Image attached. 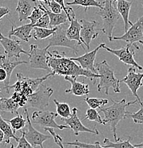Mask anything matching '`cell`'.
<instances>
[{"instance_id": "8", "label": "cell", "mask_w": 143, "mask_h": 148, "mask_svg": "<svg viewBox=\"0 0 143 148\" xmlns=\"http://www.w3.org/2000/svg\"><path fill=\"white\" fill-rule=\"evenodd\" d=\"M103 48L105 49L109 53L116 56L119 58L120 61H122L125 64L133 66V67L139 69L140 71L143 70L142 66H140L135 60V51L140 49V47L136 44H127L125 46L119 49H110V48L105 46V44H104V45L103 46Z\"/></svg>"}, {"instance_id": "21", "label": "cell", "mask_w": 143, "mask_h": 148, "mask_svg": "<svg viewBox=\"0 0 143 148\" xmlns=\"http://www.w3.org/2000/svg\"><path fill=\"white\" fill-rule=\"evenodd\" d=\"M36 6V0H18L16 11L20 21L28 19V17Z\"/></svg>"}, {"instance_id": "48", "label": "cell", "mask_w": 143, "mask_h": 148, "mask_svg": "<svg viewBox=\"0 0 143 148\" xmlns=\"http://www.w3.org/2000/svg\"><path fill=\"white\" fill-rule=\"evenodd\" d=\"M142 7H143V1L142 2Z\"/></svg>"}, {"instance_id": "11", "label": "cell", "mask_w": 143, "mask_h": 148, "mask_svg": "<svg viewBox=\"0 0 143 148\" xmlns=\"http://www.w3.org/2000/svg\"><path fill=\"white\" fill-rule=\"evenodd\" d=\"M113 40H122L127 44H134L143 43V15L135 23L133 24L128 30L120 36L113 37Z\"/></svg>"}, {"instance_id": "42", "label": "cell", "mask_w": 143, "mask_h": 148, "mask_svg": "<svg viewBox=\"0 0 143 148\" xmlns=\"http://www.w3.org/2000/svg\"><path fill=\"white\" fill-rule=\"evenodd\" d=\"M10 13V9L7 7H0V21L1 19Z\"/></svg>"}, {"instance_id": "41", "label": "cell", "mask_w": 143, "mask_h": 148, "mask_svg": "<svg viewBox=\"0 0 143 148\" xmlns=\"http://www.w3.org/2000/svg\"><path fill=\"white\" fill-rule=\"evenodd\" d=\"M48 7L50 8V10L55 14H61L64 11L63 7L58 4L54 0H50V3Z\"/></svg>"}, {"instance_id": "16", "label": "cell", "mask_w": 143, "mask_h": 148, "mask_svg": "<svg viewBox=\"0 0 143 148\" xmlns=\"http://www.w3.org/2000/svg\"><path fill=\"white\" fill-rule=\"evenodd\" d=\"M81 26V37L83 42L84 46L90 49V44L92 40L95 39L98 36V32L96 31V26L98 22L94 20L88 21L86 19H81L80 21Z\"/></svg>"}, {"instance_id": "47", "label": "cell", "mask_w": 143, "mask_h": 148, "mask_svg": "<svg viewBox=\"0 0 143 148\" xmlns=\"http://www.w3.org/2000/svg\"><path fill=\"white\" fill-rule=\"evenodd\" d=\"M74 148H80V147H76V146H75Z\"/></svg>"}, {"instance_id": "25", "label": "cell", "mask_w": 143, "mask_h": 148, "mask_svg": "<svg viewBox=\"0 0 143 148\" xmlns=\"http://www.w3.org/2000/svg\"><path fill=\"white\" fill-rule=\"evenodd\" d=\"M0 130L4 132V140L3 143L4 145H7L9 143H10V140L12 138L14 139L16 143L19 141V138L15 135V132L11 127L10 123H7V120L3 119L1 115H0Z\"/></svg>"}, {"instance_id": "22", "label": "cell", "mask_w": 143, "mask_h": 148, "mask_svg": "<svg viewBox=\"0 0 143 148\" xmlns=\"http://www.w3.org/2000/svg\"><path fill=\"white\" fill-rule=\"evenodd\" d=\"M113 1L117 3V9L123 20L124 29L125 32H126L128 30L129 26L131 27L133 25V23L129 20L130 11L133 2L127 1V0H113Z\"/></svg>"}, {"instance_id": "1", "label": "cell", "mask_w": 143, "mask_h": 148, "mask_svg": "<svg viewBox=\"0 0 143 148\" xmlns=\"http://www.w3.org/2000/svg\"><path fill=\"white\" fill-rule=\"evenodd\" d=\"M48 64L54 75L69 76L77 78L79 76L90 78V81L95 84L96 81L101 78V75L85 70L81 66H78L74 61L67 57L64 52L59 53L58 51L53 50L48 53Z\"/></svg>"}, {"instance_id": "23", "label": "cell", "mask_w": 143, "mask_h": 148, "mask_svg": "<svg viewBox=\"0 0 143 148\" xmlns=\"http://www.w3.org/2000/svg\"><path fill=\"white\" fill-rule=\"evenodd\" d=\"M81 27H82V26H81V22H79L76 18H73L70 21L69 27L67 29L66 35L69 39L77 41L79 46H82L83 49L85 50V47L83 46V42L81 37Z\"/></svg>"}, {"instance_id": "34", "label": "cell", "mask_w": 143, "mask_h": 148, "mask_svg": "<svg viewBox=\"0 0 143 148\" xmlns=\"http://www.w3.org/2000/svg\"><path fill=\"white\" fill-rule=\"evenodd\" d=\"M65 145L69 146H76L80 148H106L104 147L101 143L98 141H96L94 144H90V143H82V142L79 141V140H75L73 142H65Z\"/></svg>"}, {"instance_id": "27", "label": "cell", "mask_w": 143, "mask_h": 148, "mask_svg": "<svg viewBox=\"0 0 143 148\" xmlns=\"http://www.w3.org/2000/svg\"><path fill=\"white\" fill-rule=\"evenodd\" d=\"M132 140L131 137H130L127 140H121L118 142H111L108 138H104L103 144L102 145L104 147L106 148H139L136 147L130 143V140Z\"/></svg>"}, {"instance_id": "18", "label": "cell", "mask_w": 143, "mask_h": 148, "mask_svg": "<svg viewBox=\"0 0 143 148\" xmlns=\"http://www.w3.org/2000/svg\"><path fill=\"white\" fill-rule=\"evenodd\" d=\"M28 62L26 61H12V59L7 56L6 55L0 56V68L4 69L7 72V80L4 81V88L7 92H8V88L10 86V78L12 72L14 70L16 66L21 64H27Z\"/></svg>"}, {"instance_id": "39", "label": "cell", "mask_w": 143, "mask_h": 148, "mask_svg": "<svg viewBox=\"0 0 143 148\" xmlns=\"http://www.w3.org/2000/svg\"><path fill=\"white\" fill-rule=\"evenodd\" d=\"M21 132V136L19 138V141L17 142L18 145L16 147H14L13 144L11 145V147L10 148H35L34 147L31 145L30 143L27 141V140L25 138V135L22 132Z\"/></svg>"}, {"instance_id": "9", "label": "cell", "mask_w": 143, "mask_h": 148, "mask_svg": "<svg viewBox=\"0 0 143 148\" xmlns=\"http://www.w3.org/2000/svg\"><path fill=\"white\" fill-rule=\"evenodd\" d=\"M57 112L49 110H38L35 111L31 115V121L34 124L38 125L41 127H48L58 130L70 129L66 125H58L56 121V117L58 116Z\"/></svg>"}, {"instance_id": "15", "label": "cell", "mask_w": 143, "mask_h": 148, "mask_svg": "<svg viewBox=\"0 0 143 148\" xmlns=\"http://www.w3.org/2000/svg\"><path fill=\"white\" fill-rule=\"evenodd\" d=\"M78 111V110L77 108H73L70 118L61 120L65 123V125L68 126L70 130L73 131L76 136H78L80 132H90V133L94 134V135H99V131L97 130L96 127H95L94 129H90L83 125L81 120L77 115Z\"/></svg>"}, {"instance_id": "20", "label": "cell", "mask_w": 143, "mask_h": 148, "mask_svg": "<svg viewBox=\"0 0 143 148\" xmlns=\"http://www.w3.org/2000/svg\"><path fill=\"white\" fill-rule=\"evenodd\" d=\"M66 81H68L71 85V88L70 89L65 90L66 93H70L76 96H82V95H88L90 93L89 86L85 84L84 81L78 82L76 81V78L73 77L65 76L64 77Z\"/></svg>"}, {"instance_id": "29", "label": "cell", "mask_w": 143, "mask_h": 148, "mask_svg": "<svg viewBox=\"0 0 143 148\" xmlns=\"http://www.w3.org/2000/svg\"><path fill=\"white\" fill-rule=\"evenodd\" d=\"M67 6H79L85 7V12L88 7H98L100 9H103V4L97 0H73L70 2H66Z\"/></svg>"}, {"instance_id": "14", "label": "cell", "mask_w": 143, "mask_h": 148, "mask_svg": "<svg viewBox=\"0 0 143 148\" xmlns=\"http://www.w3.org/2000/svg\"><path fill=\"white\" fill-rule=\"evenodd\" d=\"M142 79L143 73H137L135 71V68L132 66L128 69L126 76L123 79L120 80V82H123L127 85L133 95L136 97L140 105L141 104L142 101L140 99V97L138 94V90H139L141 86H143Z\"/></svg>"}, {"instance_id": "31", "label": "cell", "mask_w": 143, "mask_h": 148, "mask_svg": "<svg viewBox=\"0 0 143 148\" xmlns=\"http://www.w3.org/2000/svg\"><path fill=\"white\" fill-rule=\"evenodd\" d=\"M7 123L10 124L11 127L14 130L15 132L18 130H21L26 126V124L27 123V118L24 119V117L20 114H17L16 117L13 118L11 120H6Z\"/></svg>"}, {"instance_id": "37", "label": "cell", "mask_w": 143, "mask_h": 148, "mask_svg": "<svg viewBox=\"0 0 143 148\" xmlns=\"http://www.w3.org/2000/svg\"><path fill=\"white\" fill-rule=\"evenodd\" d=\"M56 2H57L58 4H59L61 7H63V9L65 12V13L66 14L68 18L69 22L71 21L73 18H76V14L74 13V11H73V8L71 7H66L65 3H64V0H54Z\"/></svg>"}, {"instance_id": "2", "label": "cell", "mask_w": 143, "mask_h": 148, "mask_svg": "<svg viewBox=\"0 0 143 148\" xmlns=\"http://www.w3.org/2000/svg\"><path fill=\"white\" fill-rule=\"evenodd\" d=\"M53 75H54V74L51 72L43 77L29 78V77L24 76L21 73H17L16 74L17 81L12 86H9L7 93L10 92V89H14L15 91L12 94V98L19 105L20 107H24L27 104L29 95L36 91L40 85L42 84L44 81Z\"/></svg>"}, {"instance_id": "45", "label": "cell", "mask_w": 143, "mask_h": 148, "mask_svg": "<svg viewBox=\"0 0 143 148\" xmlns=\"http://www.w3.org/2000/svg\"><path fill=\"white\" fill-rule=\"evenodd\" d=\"M36 1H39L41 2H44V4L46 5H49V3H50V0H36Z\"/></svg>"}, {"instance_id": "46", "label": "cell", "mask_w": 143, "mask_h": 148, "mask_svg": "<svg viewBox=\"0 0 143 148\" xmlns=\"http://www.w3.org/2000/svg\"><path fill=\"white\" fill-rule=\"evenodd\" d=\"M134 146L136 147H139V148H143V142L141 143H139V144H135Z\"/></svg>"}, {"instance_id": "28", "label": "cell", "mask_w": 143, "mask_h": 148, "mask_svg": "<svg viewBox=\"0 0 143 148\" xmlns=\"http://www.w3.org/2000/svg\"><path fill=\"white\" fill-rule=\"evenodd\" d=\"M56 32V28L34 27L32 31V37L36 40H43L51 37Z\"/></svg>"}, {"instance_id": "50", "label": "cell", "mask_w": 143, "mask_h": 148, "mask_svg": "<svg viewBox=\"0 0 143 148\" xmlns=\"http://www.w3.org/2000/svg\"><path fill=\"white\" fill-rule=\"evenodd\" d=\"M142 45H143V43H142Z\"/></svg>"}, {"instance_id": "6", "label": "cell", "mask_w": 143, "mask_h": 148, "mask_svg": "<svg viewBox=\"0 0 143 148\" xmlns=\"http://www.w3.org/2000/svg\"><path fill=\"white\" fill-rule=\"evenodd\" d=\"M69 24L70 22H68L56 27V32L49 38V44L46 46L47 49L53 46H61L71 49L73 53L76 56L78 54V43L76 41L69 39L66 35V31L69 27Z\"/></svg>"}, {"instance_id": "12", "label": "cell", "mask_w": 143, "mask_h": 148, "mask_svg": "<svg viewBox=\"0 0 143 148\" xmlns=\"http://www.w3.org/2000/svg\"><path fill=\"white\" fill-rule=\"evenodd\" d=\"M24 113L25 114L27 120V131H20V132H22L24 134L27 141L33 147H36V146H39L41 148H44V145H43L44 143L46 140H49L51 138V136L44 135V134L38 132V130H36L33 127L30 118H29L28 110H27V108H24Z\"/></svg>"}, {"instance_id": "24", "label": "cell", "mask_w": 143, "mask_h": 148, "mask_svg": "<svg viewBox=\"0 0 143 148\" xmlns=\"http://www.w3.org/2000/svg\"><path fill=\"white\" fill-rule=\"evenodd\" d=\"M41 4H42L43 7L45 9L46 12L48 14L49 18H50V24H49L50 29H53V28L57 27L58 26L69 22L67 14L64 11H63L61 14H55L52 12L50 9H48L46 7V4H42V3H41Z\"/></svg>"}, {"instance_id": "35", "label": "cell", "mask_w": 143, "mask_h": 148, "mask_svg": "<svg viewBox=\"0 0 143 148\" xmlns=\"http://www.w3.org/2000/svg\"><path fill=\"white\" fill-rule=\"evenodd\" d=\"M84 120H88L90 121H95L97 123L102 124L103 125H105V123H104L103 119L100 115L99 112L96 110V109L89 108L86 110V116Z\"/></svg>"}, {"instance_id": "32", "label": "cell", "mask_w": 143, "mask_h": 148, "mask_svg": "<svg viewBox=\"0 0 143 148\" xmlns=\"http://www.w3.org/2000/svg\"><path fill=\"white\" fill-rule=\"evenodd\" d=\"M46 13V11L43 7L42 4L40 3L38 4L37 7H35L34 9L33 12L31 14L30 16L28 17V19L30 20L31 24H35L38 21V19H40Z\"/></svg>"}, {"instance_id": "33", "label": "cell", "mask_w": 143, "mask_h": 148, "mask_svg": "<svg viewBox=\"0 0 143 148\" xmlns=\"http://www.w3.org/2000/svg\"><path fill=\"white\" fill-rule=\"evenodd\" d=\"M86 103H87L88 106L90 107V108L97 109L98 108H101L102 106L108 103V100L104 99V98H86Z\"/></svg>"}, {"instance_id": "30", "label": "cell", "mask_w": 143, "mask_h": 148, "mask_svg": "<svg viewBox=\"0 0 143 148\" xmlns=\"http://www.w3.org/2000/svg\"><path fill=\"white\" fill-rule=\"evenodd\" d=\"M53 101L56 106V112L58 115L61 117L62 119H66V118H70L72 112L70 111V106H68V104L66 103H59L56 99H53Z\"/></svg>"}, {"instance_id": "36", "label": "cell", "mask_w": 143, "mask_h": 148, "mask_svg": "<svg viewBox=\"0 0 143 148\" xmlns=\"http://www.w3.org/2000/svg\"><path fill=\"white\" fill-rule=\"evenodd\" d=\"M127 118H132L135 124H143V102L140 104V109L136 112L127 113Z\"/></svg>"}, {"instance_id": "49", "label": "cell", "mask_w": 143, "mask_h": 148, "mask_svg": "<svg viewBox=\"0 0 143 148\" xmlns=\"http://www.w3.org/2000/svg\"><path fill=\"white\" fill-rule=\"evenodd\" d=\"M1 88H0V92H1Z\"/></svg>"}, {"instance_id": "3", "label": "cell", "mask_w": 143, "mask_h": 148, "mask_svg": "<svg viewBox=\"0 0 143 148\" xmlns=\"http://www.w3.org/2000/svg\"><path fill=\"white\" fill-rule=\"evenodd\" d=\"M111 101L113 102V104L111 106L106 108H100L99 112L104 114L103 121L105 125H110L113 131L115 141L118 142L120 140L121 138H118L117 136V125L121 120L127 118L128 112L126 110V108L131 105L139 103L137 99L129 102L126 101L125 98L120 101H113V100H111Z\"/></svg>"}, {"instance_id": "38", "label": "cell", "mask_w": 143, "mask_h": 148, "mask_svg": "<svg viewBox=\"0 0 143 148\" xmlns=\"http://www.w3.org/2000/svg\"><path fill=\"white\" fill-rule=\"evenodd\" d=\"M44 130L47 131V132H49V133L51 134V135L53 137V140H54L55 143L57 145L58 147H59L60 148H65V147H64V143H63L62 138H61V137L58 134L56 133V132H54V130H53V128H49V127L48 128V127H46V128H44Z\"/></svg>"}, {"instance_id": "4", "label": "cell", "mask_w": 143, "mask_h": 148, "mask_svg": "<svg viewBox=\"0 0 143 148\" xmlns=\"http://www.w3.org/2000/svg\"><path fill=\"white\" fill-rule=\"evenodd\" d=\"M115 3L113 0H104L103 9L96 12V14L99 15L103 19L101 30L110 41H113V31L120 16Z\"/></svg>"}, {"instance_id": "44", "label": "cell", "mask_w": 143, "mask_h": 148, "mask_svg": "<svg viewBox=\"0 0 143 148\" xmlns=\"http://www.w3.org/2000/svg\"><path fill=\"white\" fill-rule=\"evenodd\" d=\"M4 140V132L0 130V143H3Z\"/></svg>"}, {"instance_id": "43", "label": "cell", "mask_w": 143, "mask_h": 148, "mask_svg": "<svg viewBox=\"0 0 143 148\" xmlns=\"http://www.w3.org/2000/svg\"><path fill=\"white\" fill-rule=\"evenodd\" d=\"M7 74L4 69L0 68V82H4L7 80Z\"/></svg>"}, {"instance_id": "7", "label": "cell", "mask_w": 143, "mask_h": 148, "mask_svg": "<svg viewBox=\"0 0 143 148\" xmlns=\"http://www.w3.org/2000/svg\"><path fill=\"white\" fill-rule=\"evenodd\" d=\"M52 88L42 83L37 90L29 96L27 104L24 108H36L39 110H44L49 105V101L53 93Z\"/></svg>"}, {"instance_id": "17", "label": "cell", "mask_w": 143, "mask_h": 148, "mask_svg": "<svg viewBox=\"0 0 143 148\" xmlns=\"http://www.w3.org/2000/svg\"><path fill=\"white\" fill-rule=\"evenodd\" d=\"M104 45L103 43L99 44L95 49H93L91 51H89L88 53H86L85 54L81 56L78 57H75V58H70V59L74 61L75 62L79 63L80 66L85 70L89 71L92 73L98 74L97 71L95 68V60L96 58V54L99 49L103 48V46Z\"/></svg>"}, {"instance_id": "40", "label": "cell", "mask_w": 143, "mask_h": 148, "mask_svg": "<svg viewBox=\"0 0 143 148\" xmlns=\"http://www.w3.org/2000/svg\"><path fill=\"white\" fill-rule=\"evenodd\" d=\"M49 24H50V18H49L48 14L46 12L45 14L40 18V19H38L36 24H34V27L41 28H49Z\"/></svg>"}, {"instance_id": "5", "label": "cell", "mask_w": 143, "mask_h": 148, "mask_svg": "<svg viewBox=\"0 0 143 148\" xmlns=\"http://www.w3.org/2000/svg\"><path fill=\"white\" fill-rule=\"evenodd\" d=\"M98 75H101L100 82L97 86L98 92L105 90L106 95L109 94V89L112 88L115 92H120V80L115 77V71L106 61H103L95 65Z\"/></svg>"}, {"instance_id": "13", "label": "cell", "mask_w": 143, "mask_h": 148, "mask_svg": "<svg viewBox=\"0 0 143 148\" xmlns=\"http://www.w3.org/2000/svg\"><path fill=\"white\" fill-rule=\"evenodd\" d=\"M0 44L4 48L5 55L11 59L12 58L17 59L20 58L21 53H24L29 56V52L25 51L21 47V42L19 41L4 36L1 32H0Z\"/></svg>"}, {"instance_id": "10", "label": "cell", "mask_w": 143, "mask_h": 148, "mask_svg": "<svg viewBox=\"0 0 143 148\" xmlns=\"http://www.w3.org/2000/svg\"><path fill=\"white\" fill-rule=\"evenodd\" d=\"M29 66L35 69H41L51 72L48 64V49L47 47L40 49L36 44H31L29 51Z\"/></svg>"}, {"instance_id": "26", "label": "cell", "mask_w": 143, "mask_h": 148, "mask_svg": "<svg viewBox=\"0 0 143 148\" xmlns=\"http://www.w3.org/2000/svg\"><path fill=\"white\" fill-rule=\"evenodd\" d=\"M19 105L13 100V98H5L0 96V111L1 112H9L12 114H19L18 109Z\"/></svg>"}, {"instance_id": "19", "label": "cell", "mask_w": 143, "mask_h": 148, "mask_svg": "<svg viewBox=\"0 0 143 148\" xmlns=\"http://www.w3.org/2000/svg\"><path fill=\"white\" fill-rule=\"evenodd\" d=\"M34 24H27L20 27H15L14 24H12L10 32H9V38L12 36H16L21 39V41L28 42L31 37L32 36Z\"/></svg>"}]
</instances>
